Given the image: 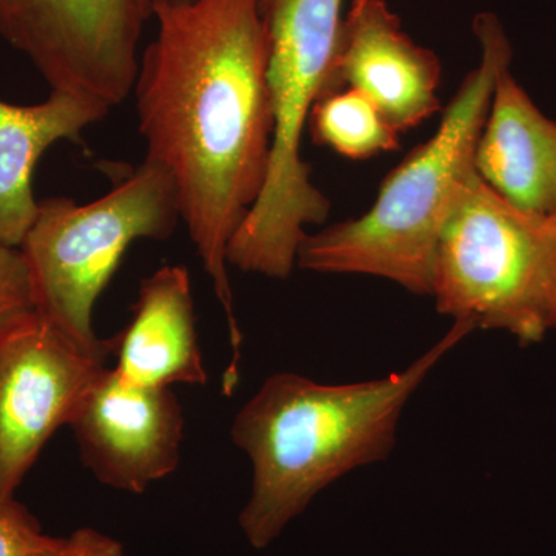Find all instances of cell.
Here are the masks:
<instances>
[{"mask_svg": "<svg viewBox=\"0 0 556 556\" xmlns=\"http://www.w3.org/2000/svg\"><path fill=\"white\" fill-rule=\"evenodd\" d=\"M156 35L131 94L146 160L169 174L179 214L228 320L239 382L241 331L228 248L268 175L273 110L262 0L155 3Z\"/></svg>", "mask_w": 556, "mask_h": 556, "instance_id": "obj_1", "label": "cell"}, {"mask_svg": "<svg viewBox=\"0 0 556 556\" xmlns=\"http://www.w3.org/2000/svg\"><path fill=\"white\" fill-rule=\"evenodd\" d=\"M475 331L467 321H453L426 353L386 378L334 386L295 372L266 379L230 428L254 468L252 495L239 518L251 546H269L338 479L386 460L409 399Z\"/></svg>", "mask_w": 556, "mask_h": 556, "instance_id": "obj_2", "label": "cell"}, {"mask_svg": "<svg viewBox=\"0 0 556 556\" xmlns=\"http://www.w3.org/2000/svg\"><path fill=\"white\" fill-rule=\"evenodd\" d=\"M481 60L444 110L433 138L409 153L382 182L367 214L306 237L299 268L318 274L386 278L416 295H430L442 229L464 182L475 170L497 73L514 47L495 13L473 21Z\"/></svg>", "mask_w": 556, "mask_h": 556, "instance_id": "obj_3", "label": "cell"}, {"mask_svg": "<svg viewBox=\"0 0 556 556\" xmlns=\"http://www.w3.org/2000/svg\"><path fill=\"white\" fill-rule=\"evenodd\" d=\"M343 0H262L269 38L273 142L265 186L228 248L243 273L285 280L298 266L306 226L328 218L329 201L303 161L311 112L327 90Z\"/></svg>", "mask_w": 556, "mask_h": 556, "instance_id": "obj_4", "label": "cell"}, {"mask_svg": "<svg viewBox=\"0 0 556 556\" xmlns=\"http://www.w3.org/2000/svg\"><path fill=\"white\" fill-rule=\"evenodd\" d=\"M430 295L453 321L543 342L556 328L554 222L515 207L475 170L442 229Z\"/></svg>", "mask_w": 556, "mask_h": 556, "instance_id": "obj_5", "label": "cell"}, {"mask_svg": "<svg viewBox=\"0 0 556 556\" xmlns=\"http://www.w3.org/2000/svg\"><path fill=\"white\" fill-rule=\"evenodd\" d=\"M179 222L174 181L149 160L89 204L67 197L39 200L20 248L38 313L84 353L108 361L112 340L98 339L91 325L98 299L131 243L167 240Z\"/></svg>", "mask_w": 556, "mask_h": 556, "instance_id": "obj_6", "label": "cell"}, {"mask_svg": "<svg viewBox=\"0 0 556 556\" xmlns=\"http://www.w3.org/2000/svg\"><path fill=\"white\" fill-rule=\"evenodd\" d=\"M155 0H0V38L51 90L116 108L134 89Z\"/></svg>", "mask_w": 556, "mask_h": 556, "instance_id": "obj_7", "label": "cell"}, {"mask_svg": "<svg viewBox=\"0 0 556 556\" xmlns=\"http://www.w3.org/2000/svg\"><path fill=\"white\" fill-rule=\"evenodd\" d=\"M104 369L39 313L0 339V496H14Z\"/></svg>", "mask_w": 556, "mask_h": 556, "instance_id": "obj_8", "label": "cell"}, {"mask_svg": "<svg viewBox=\"0 0 556 556\" xmlns=\"http://www.w3.org/2000/svg\"><path fill=\"white\" fill-rule=\"evenodd\" d=\"M68 426L101 484L139 495L177 470L185 415L172 388L134 386L105 368Z\"/></svg>", "mask_w": 556, "mask_h": 556, "instance_id": "obj_9", "label": "cell"}, {"mask_svg": "<svg viewBox=\"0 0 556 556\" xmlns=\"http://www.w3.org/2000/svg\"><path fill=\"white\" fill-rule=\"evenodd\" d=\"M439 83V58L402 30L401 20L387 0L351 2L324 94L343 89L361 91L402 134L441 108Z\"/></svg>", "mask_w": 556, "mask_h": 556, "instance_id": "obj_10", "label": "cell"}, {"mask_svg": "<svg viewBox=\"0 0 556 556\" xmlns=\"http://www.w3.org/2000/svg\"><path fill=\"white\" fill-rule=\"evenodd\" d=\"M475 169L515 207L555 217L556 123L536 108L510 65L497 73Z\"/></svg>", "mask_w": 556, "mask_h": 556, "instance_id": "obj_11", "label": "cell"}, {"mask_svg": "<svg viewBox=\"0 0 556 556\" xmlns=\"http://www.w3.org/2000/svg\"><path fill=\"white\" fill-rule=\"evenodd\" d=\"M112 345L116 371L134 386H206L188 268L163 266L142 280L130 324Z\"/></svg>", "mask_w": 556, "mask_h": 556, "instance_id": "obj_12", "label": "cell"}, {"mask_svg": "<svg viewBox=\"0 0 556 556\" xmlns=\"http://www.w3.org/2000/svg\"><path fill=\"white\" fill-rule=\"evenodd\" d=\"M110 112L104 102L67 91L51 90L35 105L0 100V244L21 248L35 222L33 175L43 153L58 141H78Z\"/></svg>", "mask_w": 556, "mask_h": 556, "instance_id": "obj_13", "label": "cell"}, {"mask_svg": "<svg viewBox=\"0 0 556 556\" xmlns=\"http://www.w3.org/2000/svg\"><path fill=\"white\" fill-rule=\"evenodd\" d=\"M308 129L317 146L348 160H368L399 149V135L378 108L354 89L324 94L311 112Z\"/></svg>", "mask_w": 556, "mask_h": 556, "instance_id": "obj_14", "label": "cell"}, {"mask_svg": "<svg viewBox=\"0 0 556 556\" xmlns=\"http://www.w3.org/2000/svg\"><path fill=\"white\" fill-rule=\"evenodd\" d=\"M67 538L43 533L14 496H0V556H61Z\"/></svg>", "mask_w": 556, "mask_h": 556, "instance_id": "obj_15", "label": "cell"}, {"mask_svg": "<svg viewBox=\"0 0 556 556\" xmlns=\"http://www.w3.org/2000/svg\"><path fill=\"white\" fill-rule=\"evenodd\" d=\"M38 313L27 260L20 248L0 244V339Z\"/></svg>", "mask_w": 556, "mask_h": 556, "instance_id": "obj_16", "label": "cell"}, {"mask_svg": "<svg viewBox=\"0 0 556 556\" xmlns=\"http://www.w3.org/2000/svg\"><path fill=\"white\" fill-rule=\"evenodd\" d=\"M61 556H126L123 544L100 530L83 527L67 538Z\"/></svg>", "mask_w": 556, "mask_h": 556, "instance_id": "obj_17", "label": "cell"}, {"mask_svg": "<svg viewBox=\"0 0 556 556\" xmlns=\"http://www.w3.org/2000/svg\"><path fill=\"white\" fill-rule=\"evenodd\" d=\"M188 3L192 2V0H155V3Z\"/></svg>", "mask_w": 556, "mask_h": 556, "instance_id": "obj_18", "label": "cell"}, {"mask_svg": "<svg viewBox=\"0 0 556 556\" xmlns=\"http://www.w3.org/2000/svg\"><path fill=\"white\" fill-rule=\"evenodd\" d=\"M551 219H552V222H554V225L556 226V215H555V217H552Z\"/></svg>", "mask_w": 556, "mask_h": 556, "instance_id": "obj_19", "label": "cell"}]
</instances>
